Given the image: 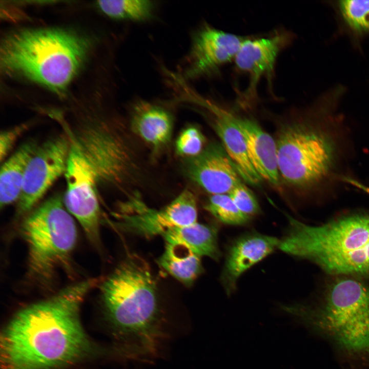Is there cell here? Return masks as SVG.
<instances>
[{
    "label": "cell",
    "mask_w": 369,
    "mask_h": 369,
    "mask_svg": "<svg viewBox=\"0 0 369 369\" xmlns=\"http://www.w3.org/2000/svg\"><path fill=\"white\" fill-rule=\"evenodd\" d=\"M296 319L326 332L346 350L369 353V287L353 276H338L327 288L317 310L303 305H282Z\"/></svg>",
    "instance_id": "obj_6"
},
{
    "label": "cell",
    "mask_w": 369,
    "mask_h": 369,
    "mask_svg": "<svg viewBox=\"0 0 369 369\" xmlns=\"http://www.w3.org/2000/svg\"><path fill=\"white\" fill-rule=\"evenodd\" d=\"M63 128L93 167L98 183L117 184L130 168L131 159L122 139L103 121L86 120Z\"/></svg>",
    "instance_id": "obj_8"
},
{
    "label": "cell",
    "mask_w": 369,
    "mask_h": 369,
    "mask_svg": "<svg viewBox=\"0 0 369 369\" xmlns=\"http://www.w3.org/2000/svg\"><path fill=\"white\" fill-rule=\"evenodd\" d=\"M38 146L33 140L28 141L4 161L0 172L1 209L18 200L27 165Z\"/></svg>",
    "instance_id": "obj_19"
},
{
    "label": "cell",
    "mask_w": 369,
    "mask_h": 369,
    "mask_svg": "<svg viewBox=\"0 0 369 369\" xmlns=\"http://www.w3.org/2000/svg\"><path fill=\"white\" fill-rule=\"evenodd\" d=\"M89 48L87 39L57 29L25 30L5 38L2 70L61 94L77 74Z\"/></svg>",
    "instance_id": "obj_3"
},
{
    "label": "cell",
    "mask_w": 369,
    "mask_h": 369,
    "mask_svg": "<svg viewBox=\"0 0 369 369\" xmlns=\"http://www.w3.org/2000/svg\"><path fill=\"white\" fill-rule=\"evenodd\" d=\"M294 38L291 31L283 28L263 36L246 37L234 59L236 71L246 74L249 78L240 99L241 104L250 105L258 99L257 88L262 78L266 79L270 92L274 94L273 83L277 58Z\"/></svg>",
    "instance_id": "obj_10"
},
{
    "label": "cell",
    "mask_w": 369,
    "mask_h": 369,
    "mask_svg": "<svg viewBox=\"0 0 369 369\" xmlns=\"http://www.w3.org/2000/svg\"><path fill=\"white\" fill-rule=\"evenodd\" d=\"M28 128L26 125L1 131L0 134V159L2 161L13 147L18 137Z\"/></svg>",
    "instance_id": "obj_27"
},
{
    "label": "cell",
    "mask_w": 369,
    "mask_h": 369,
    "mask_svg": "<svg viewBox=\"0 0 369 369\" xmlns=\"http://www.w3.org/2000/svg\"><path fill=\"white\" fill-rule=\"evenodd\" d=\"M70 149V141L65 133L38 146L26 168L18 200V216L30 211L55 181L65 174Z\"/></svg>",
    "instance_id": "obj_11"
},
{
    "label": "cell",
    "mask_w": 369,
    "mask_h": 369,
    "mask_svg": "<svg viewBox=\"0 0 369 369\" xmlns=\"http://www.w3.org/2000/svg\"><path fill=\"white\" fill-rule=\"evenodd\" d=\"M70 149L65 176V206L82 227L95 248L101 246L100 208L97 195V174L78 146L68 137Z\"/></svg>",
    "instance_id": "obj_9"
},
{
    "label": "cell",
    "mask_w": 369,
    "mask_h": 369,
    "mask_svg": "<svg viewBox=\"0 0 369 369\" xmlns=\"http://www.w3.org/2000/svg\"><path fill=\"white\" fill-rule=\"evenodd\" d=\"M279 175L288 184L308 187L319 182L333 164L335 148L326 133L300 122L287 124L277 140Z\"/></svg>",
    "instance_id": "obj_7"
},
{
    "label": "cell",
    "mask_w": 369,
    "mask_h": 369,
    "mask_svg": "<svg viewBox=\"0 0 369 369\" xmlns=\"http://www.w3.org/2000/svg\"><path fill=\"white\" fill-rule=\"evenodd\" d=\"M131 125L133 131L152 147L157 149L167 144L173 128L171 115L162 108L140 101L133 108Z\"/></svg>",
    "instance_id": "obj_18"
},
{
    "label": "cell",
    "mask_w": 369,
    "mask_h": 369,
    "mask_svg": "<svg viewBox=\"0 0 369 369\" xmlns=\"http://www.w3.org/2000/svg\"><path fill=\"white\" fill-rule=\"evenodd\" d=\"M99 280L78 282L18 312L1 337L2 369H55L87 355L91 344L79 310Z\"/></svg>",
    "instance_id": "obj_1"
},
{
    "label": "cell",
    "mask_w": 369,
    "mask_h": 369,
    "mask_svg": "<svg viewBox=\"0 0 369 369\" xmlns=\"http://www.w3.org/2000/svg\"><path fill=\"white\" fill-rule=\"evenodd\" d=\"M204 138L199 129L194 127L185 129L176 142L177 152L180 155L193 157L203 150Z\"/></svg>",
    "instance_id": "obj_25"
},
{
    "label": "cell",
    "mask_w": 369,
    "mask_h": 369,
    "mask_svg": "<svg viewBox=\"0 0 369 369\" xmlns=\"http://www.w3.org/2000/svg\"><path fill=\"white\" fill-rule=\"evenodd\" d=\"M190 98L191 102L212 115L214 130L240 177L250 184L259 185L262 179L249 158L244 138L237 124V116L217 103L195 93Z\"/></svg>",
    "instance_id": "obj_15"
},
{
    "label": "cell",
    "mask_w": 369,
    "mask_h": 369,
    "mask_svg": "<svg viewBox=\"0 0 369 369\" xmlns=\"http://www.w3.org/2000/svg\"><path fill=\"white\" fill-rule=\"evenodd\" d=\"M246 37L204 24L193 35L184 76L197 78L217 72L234 60Z\"/></svg>",
    "instance_id": "obj_12"
},
{
    "label": "cell",
    "mask_w": 369,
    "mask_h": 369,
    "mask_svg": "<svg viewBox=\"0 0 369 369\" xmlns=\"http://www.w3.org/2000/svg\"><path fill=\"white\" fill-rule=\"evenodd\" d=\"M19 231L28 248L27 283L43 291L52 289L57 271L69 268L77 239L63 198L55 195L43 202L25 218Z\"/></svg>",
    "instance_id": "obj_5"
},
{
    "label": "cell",
    "mask_w": 369,
    "mask_h": 369,
    "mask_svg": "<svg viewBox=\"0 0 369 369\" xmlns=\"http://www.w3.org/2000/svg\"><path fill=\"white\" fill-rule=\"evenodd\" d=\"M280 239L257 233L245 234L230 247L221 274L228 295L233 293L240 277L248 269L278 249Z\"/></svg>",
    "instance_id": "obj_16"
},
{
    "label": "cell",
    "mask_w": 369,
    "mask_h": 369,
    "mask_svg": "<svg viewBox=\"0 0 369 369\" xmlns=\"http://www.w3.org/2000/svg\"><path fill=\"white\" fill-rule=\"evenodd\" d=\"M205 208L218 220L226 224L241 225L250 219L238 209L229 194L212 195Z\"/></svg>",
    "instance_id": "obj_23"
},
{
    "label": "cell",
    "mask_w": 369,
    "mask_h": 369,
    "mask_svg": "<svg viewBox=\"0 0 369 369\" xmlns=\"http://www.w3.org/2000/svg\"><path fill=\"white\" fill-rule=\"evenodd\" d=\"M100 10L112 18L130 20H144L151 16L152 2L145 0L99 1Z\"/></svg>",
    "instance_id": "obj_22"
},
{
    "label": "cell",
    "mask_w": 369,
    "mask_h": 369,
    "mask_svg": "<svg viewBox=\"0 0 369 369\" xmlns=\"http://www.w3.org/2000/svg\"><path fill=\"white\" fill-rule=\"evenodd\" d=\"M341 14L353 30L369 32V1L345 0L339 2Z\"/></svg>",
    "instance_id": "obj_24"
},
{
    "label": "cell",
    "mask_w": 369,
    "mask_h": 369,
    "mask_svg": "<svg viewBox=\"0 0 369 369\" xmlns=\"http://www.w3.org/2000/svg\"><path fill=\"white\" fill-rule=\"evenodd\" d=\"M107 317L128 355L154 353L162 333L157 284L148 263L126 257L100 286Z\"/></svg>",
    "instance_id": "obj_2"
},
{
    "label": "cell",
    "mask_w": 369,
    "mask_h": 369,
    "mask_svg": "<svg viewBox=\"0 0 369 369\" xmlns=\"http://www.w3.org/2000/svg\"><path fill=\"white\" fill-rule=\"evenodd\" d=\"M200 258L184 244L166 243L158 263L172 277L189 285L202 271Z\"/></svg>",
    "instance_id": "obj_21"
},
{
    "label": "cell",
    "mask_w": 369,
    "mask_h": 369,
    "mask_svg": "<svg viewBox=\"0 0 369 369\" xmlns=\"http://www.w3.org/2000/svg\"><path fill=\"white\" fill-rule=\"evenodd\" d=\"M187 176L212 195L229 194L241 183L240 176L223 146L213 143L185 163Z\"/></svg>",
    "instance_id": "obj_14"
},
{
    "label": "cell",
    "mask_w": 369,
    "mask_h": 369,
    "mask_svg": "<svg viewBox=\"0 0 369 369\" xmlns=\"http://www.w3.org/2000/svg\"><path fill=\"white\" fill-rule=\"evenodd\" d=\"M251 162L262 179L274 186L279 182L276 141L254 120L237 117Z\"/></svg>",
    "instance_id": "obj_17"
},
{
    "label": "cell",
    "mask_w": 369,
    "mask_h": 369,
    "mask_svg": "<svg viewBox=\"0 0 369 369\" xmlns=\"http://www.w3.org/2000/svg\"><path fill=\"white\" fill-rule=\"evenodd\" d=\"M287 217L279 249L331 275L369 277V216L348 215L320 225Z\"/></svg>",
    "instance_id": "obj_4"
},
{
    "label": "cell",
    "mask_w": 369,
    "mask_h": 369,
    "mask_svg": "<svg viewBox=\"0 0 369 369\" xmlns=\"http://www.w3.org/2000/svg\"><path fill=\"white\" fill-rule=\"evenodd\" d=\"M368 193H369V190H368Z\"/></svg>",
    "instance_id": "obj_28"
},
{
    "label": "cell",
    "mask_w": 369,
    "mask_h": 369,
    "mask_svg": "<svg viewBox=\"0 0 369 369\" xmlns=\"http://www.w3.org/2000/svg\"><path fill=\"white\" fill-rule=\"evenodd\" d=\"M135 212L122 214V224L128 229L145 236L162 235L168 230L197 222L196 199L188 190L183 191L160 210L145 208L139 202Z\"/></svg>",
    "instance_id": "obj_13"
},
{
    "label": "cell",
    "mask_w": 369,
    "mask_h": 369,
    "mask_svg": "<svg viewBox=\"0 0 369 369\" xmlns=\"http://www.w3.org/2000/svg\"><path fill=\"white\" fill-rule=\"evenodd\" d=\"M229 195L238 209L249 218L259 213L260 208L256 197L242 183L234 188Z\"/></svg>",
    "instance_id": "obj_26"
},
{
    "label": "cell",
    "mask_w": 369,
    "mask_h": 369,
    "mask_svg": "<svg viewBox=\"0 0 369 369\" xmlns=\"http://www.w3.org/2000/svg\"><path fill=\"white\" fill-rule=\"evenodd\" d=\"M217 235L216 226L196 222L187 226L172 228L162 236L166 243L182 244L200 257L217 260L220 256Z\"/></svg>",
    "instance_id": "obj_20"
}]
</instances>
